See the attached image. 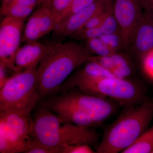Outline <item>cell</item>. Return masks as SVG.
I'll return each mask as SVG.
<instances>
[{
  "mask_svg": "<svg viewBox=\"0 0 153 153\" xmlns=\"http://www.w3.org/2000/svg\"><path fill=\"white\" fill-rule=\"evenodd\" d=\"M47 46L36 71L40 100L53 95L73 71L92 56L82 43L68 41Z\"/></svg>",
  "mask_w": 153,
  "mask_h": 153,
  "instance_id": "cell-1",
  "label": "cell"
},
{
  "mask_svg": "<svg viewBox=\"0 0 153 153\" xmlns=\"http://www.w3.org/2000/svg\"><path fill=\"white\" fill-rule=\"evenodd\" d=\"M32 135L39 144L60 149L75 144L94 146L100 134L92 128L79 126L64 120L43 105L37 108L33 118Z\"/></svg>",
  "mask_w": 153,
  "mask_h": 153,
  "instance_id": "cell-2",
  "label": "cell"
},
{
  "mask_svg": "<svg viewBox=\"0 0 153 153\" xmlns=\"http://www.w3.org/2000/svg\"><path fill=\"white\" fill-rule=\"evenodd\" d=\"M153 118V102L146 100L126 109L105 128L97 153H121L149 128Z\"/></svg>",
  "mask_w": 153,
  "mask_h": 153,
  "instance_id": "cell-3",
  "label": "cell"
},
{
  "mask_svg": "<svg viewBox=\"0 0 153 153\" xmlns=\"http://www.w3.org/2000/svg\"><path fill=\"white\" fill-rule=\"evenodd\" d=\"M34 65L14 72L0 88V111L31 115L39 101L37 68Z\"/></svg>",
  "mask_w": 153,
  "mask_h": 153,
  "instance_id": "cell-4",
  "label": "cell"
},
{
  "mask_svg": "<svg viewBox=\"0 0 153 153\" xmlns=\"http://www.w3.org/2000/svg\"><path fill=\"white\" fill-rule=\"evenodd\" d=\"M76 87L83 93L106 97L125 107L147 100L145 90L140 84L116 76L88 79L79 83Z\"/></svg>",
  "mask_w": 153,
  "mask_h": 153,
  "instance_id": "cell-5",
  "label": "cell"
},
{
  "mask_svg": "<svg viewBox=\"0 0 153 153\" xmlns=\"http://www.w3.org/2000/svg\"><path fill=\"white\" fill-rule=\"evenodd\" d=\"M76 88H73L58 95H51L48 99L76 108L89 115L100 125L116 111V103L111 100L84 93Z\"/></svg>",
  "mask_w": 153,
  "mask_h": 153,
  "instance_id": "cell-6",
  "label": "cell"
},
{
  "mask_svg": "<svg viewBox=\"0 0 153 153\" xmlns=\"http://www.w3.org/2000/svg\"><path fill=\"white\" fill-rule=\"evenodd\" d=\"M25 21L5 17L0 25V64L14 72V59L22 42Z\"/></svg>",
  "mask_w": 153,
  "mask_h": 153,
  "instance_id": "cell-7",
  "label": "cell"
},
{
  "mask_svg": "<svg viewBox=\"0 0 153 153\" xmlns=\"http://www.w3.org/2000/svg\"><path fill=\"white\" fill-rule=\"evenodd\" d=\"M114 12L124 50H127L134 31L142 16L143 9L139 0H114Z\"/></svg>",
  "mask_w": 153,
  "mask_h": 153,
  "instance_id": "cell-8",
  "label": "cell"
},
{
  "mask_svg": "<svg viewBox=\"0 0 153 153\" xmlns=\"http://www.w3.org/2000/svg\"><path fill=\"white\" fill-rule=\"evenodd\" d=\"M57 25V20L50 9L41 5L30 16L25 26L22 42L37 41L53 31Z\"/></svg>",
  "mask_w": 153,
  "mask_h": 153,
  "instance_id": "cell-9",
  "label": "cell"
},
{
  "mask_svg": "<svg viewBox=\"0 0 153 153\" xmlns=\"http://www.w3.org/2000/svg\"><path fill=\"white\" fill-rule=\"evenodd\" d=\"M111 0H95L82 10L57 24L53 35L58 37H71L81 30L86 22Z\"/></svg>",
  "mask_w": 153,
  "mask_h": 153,
  "instance_id": "cell-10",
  "label": "cell"
},
{
  "mask_svg": "<svg viewBox=\"0 0 153 153\" xmlns=\"http://www.w3.org/2000/svg\"><path fill=\"white\" fill-rule=\"evenodd\" d=\"M152 49L153 19L143 12L134 31L127 51L134 57L142 60L144 56Z\"/></svg>",
  "mask_w": 153,
  "mask_h": 153,
  "instance_id": "cell-11",
  "label": "cell"
},
{
  "mask_svg": "<svg viewBox=\"0 0 153 153\" xmlns=\"http://www.w3.org/2000/svg\"><path fill=\"white\" fill-rule=\"evenodd\" d=\"M115 76L109 70L95 61L88 60L83 63V66L74 74L69 76L60 85L54 94L63 93L85 80L99 79L103 77Z\"/></svg>",
  "mask_w": 153,
  "mask_h": 153,
  "instance_id": "cell-12",
  "label": "cell"
},
{
  "mask_svg": "<svg viewBox=\"0 0 153 153\" xmlns=\"http://www.w3.org/2000/svg\"><path fill=\"white\" fill-rule=\"evenodd\" d=\"M42 105L64 120L79 126L92 128L100 125L86 113L74 107L46 99Z\"/></svg>",
  "mask_w": 153,
  "mask_h": 153,
  "instance_id": "cell-13",
  "label": "cell"
},
{
  "mask_svg": "<svg viewBox=\"0 0 153 153\" xmlns=\"http://www.w3.org/2000/svg\"><path fill=\"white\" fill-rule=\"evenodd\" d=\"M47 47V45L35 41L26 42L24 46L20 47L14 59L16 72L38 65L45 53Z\"/></svg>",
  "mask_w": 153,
  "mask_h": 153,
  "instance_id": "cell-14",
  "label": "cell"
},
{
  "mask_svg": "<svg viewBox=\"0 0 153 153\" xmlns=\"http://www.w3.org/2000/svg\"><path fill=\"white\" fill-rule=\"evenodd\" d=\"M89 60L99 63L119 78L128 79L133 73V66L128 57L119 52L107 56L92 55Z\"/></svg>",
  "mask_w": 153,
  "mask_h": 153,
  "instance_id": "cell-15",
  "label": "cell"
},
{
  "mask_svg": "<svg viewBox=\"0 0 153 153\" xmlns=\"http://www.w3.org/2000/svg\"><path fill=\"white\" fill-rule=\"evenodd\" d=\"M36 144L34 139L23 138L0 121V153H25Z\"/></svg>",
  "mask_w": 153,
  "mask_h": 153,
  "instance_id": "cell-16",
  "label": "cell"
},
{
  "mask_svg": "<svg viewBox=\"0 0 153 153\" xmlns=\"http://www.w3.org/2000/svg\"><path fill=\"white\" fill-rule=\"evenodd\" d=\"M0 121L23 138L33 140V118L31 115L10 111H0Z\"/></svg>",
  "mask_w": 153,
  "mask_h": 153,
  "instance_id": "cell-17",
  "label": "cell"
},
{
  "mask_svg": "<svg viewBox=\"0 0 153 153\" xmlns=\"http://www.w3.org/2000/svg\"><path fill=\"white\" fill-rule=\"evenodd\" d=\"M153 151V126L148 128L122 153H152Z\"/></svg>",
  "mask_w": 153,
  "mask_h": 153,
  "instance_id": "cell-18",
  "label": "cell"
},
{
  "mask_svg": "<svg viewBox=\"0 0 153 153\" xmlns=\"http://www.w3.org/2000/svg\"><path fill=\"white\" fill-rule=\"evenodd\" d=\"M114 0L107 3L105 7L104 18L100 26L103 35L111 34L120 31L114 12Z\"/></svg>",
  "mask_w": 153,
  "mask_h": 153,
  "instance_id": "cell-19",
  "label": "cell"
},
{
  "mask_svg": "<svg viewBox=\"0 0 153 153\" xmlns=\"http://www.w3.org/2000/svg\"><path fill=\"white\" fill-rule=\"evenodd\" d=\"M34 8L35 7L2 3L0 11L1 13L5 17L25 20L32 13Z\"/></svg>",
  "mask_w": 153,
  "mask_h": 153,
  "instance_id": "cell-20",
  "label": "cell"
},
{
  "mask_svg": "<svg viewBox=\"0 0 153 153\" xmlns=\"http://www.w3.org/2000/svg\"><path fill=\"white\" fill-rule=\"evenodd\" d=\"M84 45L87 52L91 55L107 56L115 53L105 44L100 38L85 41Z\"/></svg>",
  "mask_w": 153,
  "mask_h": 153,
  "instance_id": "cell-21",
  "label": "cell"
},
{
  "mask_svg": "<svg viewBox=\"0 0 153 153\" xmlns=\"http://www.w3.org/2000/svg\"><path fill=\"white\" fill-rule=\"evenodd\" d=\"M94 1L95 0H71L66 8L60 14L57 24L82 10Z\"/></svg>",
  "mask_w": 153,
  "mask_h": 153,
  "instance_id": "cell-22",
  "label": "cell"
},
{
  "mask_svg": "<svg viewBox=\"0 0 153 153\" xmlns=\"http://www.w3.org/2000/svg\"><path fill=\"white\" fill-rule=\"evenodd\" d=\"M100 38L108 47L115 53L124 50L123 41L120 31L102 35Z\"/></svg>",
  "mask_w": 153,
  "mask_h": 153,
  "instance_id": "cell-23",
  "label": "cell"
},
{
  "mask_svg": "<svg viewBox=\"0 0 153 153\" xmlns=\"http://www.w3.org/2000/svg\"><path fill=\"white\" fill-rule=\"evenodd\" d=\"M103 35L100 26L79 31L74 34L70 38L76 41H87L92 38H100Z\"/></svg>",
  "mask_w": 153,
  "mask_h": 153,
  "instance_id": "cell-24",
  "label": "cell"
},
{
  "mask_svg": "<svg viewBox=\"0 0 153 153\" xmlns=\"http://www.w3.org/2000/svg\"><path fill=\"white\" fill-rule=\"evenodd\" d=\"M105 6L104 8L95 14L93 17H91L79 31L90 28L96 27L100 26L104 18L105 13Z\"/></svg>",
  "mask_w": 153,
  "mask_h": 153,
  "instance_id": "cell-25",
  "label": "cell"
},
{
  "mask_svg": "<svg viewBox=\"0 0 153 153\" xmlns=\"http://www.w3.org/2000/svg\"><path fill=\"white\" fill-rule=\"evenodd\" d=\"M141 60L145 74L153 80V49L148 52Z\"/></svg>",
  "mask_w": 153,
  "mask_h": 153,
  "instance_id": "cell-26",
  "label": "cell"
},
{
  "mask_svg": "<svg viewBox=\"0 0 153 153\" xmlns=\"http://www.w3.org/2000/svg\"><path fill=\"white\" fill-rule=\"evenodd\" d=\"M70 1L71 0H52L50 9L57 20V24L60 14L66 8Z\"/></svg>",
  "mask_w": 153,
  "mask_h": 153,
  "instance_id": "cell-27",
  "label": "cell"
},
{
  "mask_svg": "<svg viewBox=\"0 0 153 153\" xmlns=\"http://www.w3.org/2000/svg\"><path fill=\"white\" fill-rule=\"evenodd\" d=\"M96 153L87 144H75L68 146L62 149V153Z\"/></svg>",
  "mask_w": 153,
  "mask_h": 153,
  "instance_id": "cell-28",
  "label": "cell"
},
{
  "mask_svg": "<svg viewBox=\"0 0 153 153\" xmlns=\"http://www.w3.org/2000/svg\"><path fill=\"white\" fill-rule=\"evenodd\" d=\"M25 153H62V152L60 149L48 147L37 143L35 146L30 148Z\"/></svg>",
  "mask_w": 153,
  "mask_h": 153,
  "instance_id": "cell-29",
  "label": "cell"
},
{
  "mask_svg": "<svg viewBox=\"0 0 153 153\" xmlns=\"http://www.w3.org/2000/svg\"><path fill=\"white\" fill-rule=\"evenodd\" d=\"M143 12L153 19V0H139Z\"/></svg>",
  "mask_w": 153,
  "mask_h": 153,
  "instance_id": "cell-30",
  "label": "cell"
},
{
  "mask_svg": "<svg viewBox=\"0 0 153 153\" xmlns=\"http://www.w3.org/2000/svg\"><path fill=\"white\" fill-rule=\"evenodd\" d=\"M39 0H10L6 2L2 3L9 4H16L27 7H36Z\"/></svg>",
  "mask_w": 153,
  "mask_h": 153,
  "instance_id": "cell-31",
  "label": "cell"
},
{
  "mask_svg": "<svg viewBox=\"0 0 153 153\" xmlns=\"http://www.w3.org/2000/svg\"><path fill=\"white\" fill-rule=\"evenodd\" d=\"M8 70V69L4 66L0 64V88L2 87L9 78L7 73Z\"/></svg>",
  "mask_w": 153,
  "mask_h": 153,
  "instance_id": "cell-32",
  "label": "cell"
},
{
  "mask_svg": "<svg viewBox=\"0 0 153 153\" xmlns=\"http://www.w3.org/2000/svg\"><path fill=\"white\" fill-rule=\"evenodd\" d=\"M52 1V0H39L38 4L40 6H46L50 8Z\"/></svg>",
  "mask_w": 153,
  "mask_h": 153,
  "instance_id": "cell-33",
  "label": "cell"
},
{
  "mask_svg": "<svg viewBox=\"0 0 153 153\" xmlns=\"http://www.w3.org/2000/svg\"><path fill=\"white\" fill-rule=\"evenodd\" d=\"M9 1H10V0H2V3L6 2Z\"/></svg>",
  "mask_w": 153,
  "mask_h": 153,
  "instance_id": "cell-34",
  "label": "cell"
},
{
  "mask_svg": "<svg viewBox=\"0 0 153 153\" xmlns=\"http://www.w3.org/2000/svg\"><path fill=\"white\" fill-rule=\"evenodd\" d=\"M152 153H153V151L152 152Z\"/></svg>",
  "mask_w": 153,
  "mask_h": 153,
  "instance_id": "cell-35",
  "label": "cell"
}]
</instances>
